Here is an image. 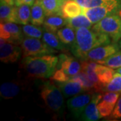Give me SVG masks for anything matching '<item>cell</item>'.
Returning <instances> with one entry per match:
<instances>
[{
    "instance_id": "1",
    "label": "cell",
    "mask_w": 121,
    "mask_h": 121,
    "mask_svg": "<svg viewBox=\"0 0 121 121\" xmlns=\"http://www.w3.org/2000/svg\"><path fill=\"white\" fill-rule=\"evenodd\" d=\"M75 35V42L70 47V51L79 60H86L87 53L93 48L112 43L108 35L95 31L91 28H77Z\"/></svg>"
},
{
    "instance_id": "2",
    "label": "cell",
    "mask_w": 121,
    "mask_h": 121,
    "mask_svg": "<svg viewBox=\"0 0 121 121\" xmlns=\"http://www.w3.org/2000/svg\"><path fill=\"white\" fill-rule=\"evenodd\" d=\"M59 56L52 55L26 56L23 58L21 66L30 78L48 79L56 71Z\"/></svg>"
},
{
    "instance_id": "3",
    "label": "cell",
    "mask_w": 121,
    "mask_h": 121,
    "mask_svg": "<svg viewBox=\"0 0 121 121\" xmlns=\"http://www.w3.org/2000/svg\"><path fill=\"white\" fill-rule=\"evenodd\" d=\"M40 95L49 110L56 116L63 114L64 95L52 80L46 81L40 86Z\"/></svg>"
},
{
    "instance_id": "4",
    "label": "cell",
    "mask_w": 121,
    "mask_h": 121,
    "mask_svg": "<svg viewBox=\"0 0 121 121\" xmlns=\"http://www.w3.org/2000/svg\"><path fill=\"white\" fill-rule=\"evenodd\" d=\"M91 28L108 35L112 43H117L121 39V16L117 14L108 16L95 24Z\"/></svg>"
},
{
    "instance_id": "5",
    "label": "cell",
    "mask_w": 121,
    "mask_h": 121,
    "mask_svg": "<svg viewBox=\"0 0 121 121\" xmlns=\"http://www.w3.org/2000/svg\"><path fill=\"white\" fill-rule=\"evenodd\" d=\"M22 58L26 56H40L47 55H54L58 51L49 47L39 39L25 37L21 43Z\"/></svg>"
},
{
    "instance_id": "6",
    "label": "cell",
    "mask_w": 121,
    "mask_h": 121,
    "mask_svg": "<svg viewBox=\"0 0 121 121\" xmlns=\"http://www.w3.org/2000/svg\"><path fill=\"white\" fill-rule=\"evenodd\" d=\"M83 13L93 24L99 22L105 17L111 15L121 16V0L91 8H83Z\"/></svg>"
},
{
    "instance_id": "7",
    "label": "cell",
    "mask_w": 121,
    "mask_h": 121,
    "mask_svg": "<svg viewBox=\"0 0 121 121\" xmlns=\"http://www.w3.org/2000/svg\"><path fill=\"white\" fill-rule=\"evenodd\" d=\"M0 36L6 42L14 44H21L24 38L22 28L14 22H1Z\"/></svg>"
},
{
    "instance_id": "8",
    "label": "cell",
    "mask_w": 121,
    "mask_h": 121,
    "mask_svg": "<svg viewBox=\"0 0 121 121\" xmlns=\"http://www.w3.org/2000/svg\"><path fill=\"white\" fill-rule=\"evenodd\" d=\"M93 93L84 92L70 98L67 102V106L71 114L75 118H79L86 106L90 103Z\"/></svg>"
},
{
    "instance_id": "9",
    "label": "cell",
    "mask_w": 121,
    "mask_h": 121,
    "mask_svg": "<svg viewBox=\"0 0 121 121\" xmlns=\"http://www.w3.org/2000/svg\"><path fill=\"white\" fill-rule=\"evenodd\" d=\"M119 92L107 91L102 94V98L98 103L97 108L102 118L109 117L116 106L120 96Z\"/></svg>"
},
{
    "instance_id": "10",
    "label": "cell",
    "mask_w": 121,
    "mask_h": 121,
    "mask_svg": "<svg viewBox=\"0 0 121 121\" xmlns=\"http://www.w3.org/2000/svg\"><path fill=\"white\" fill-rule=\"evenodd\" d=\"M76 58V57H75ZM75 58L65 53L59 55L56 69H61L69 76H73L82 71V64Z\"/></svg>"
},
{
    "instance_id": "11",
    "label": "cell",
    "mask_w": 121,
    "mask_h": 121,
    "mask_svg": "<svg viewBox=\"0 0 121 121\" xmlns=\"http://www.w3.org/2000/svg\"><path fill=\"white\" fill-rule=\"evenodd\" d=\"M120 48L118 44L117 43H110L99 46L93 48L87 53L86 60H93L95 62L104 60L120 51Z\"/></svg>"
},
{
    "instance_id": "12",
    "label": "cell",
    "mask_w": 121,
    "mask_h": 121,
    "mask_svg": "<svg viewBox=\"0 0 121 121\" xmlns=\"http://www.w3.org/2000/svg\"><path fill=\"white\" fill-rule=\"evenodd\" d=\"M22 53V47L17 44L8 42L0 44V60L4 63L16 62L20 58Z\"/></svg>"
},
{
    "instance_id": "13",
    "label": "cell",
    "mask_w": 121,
    "mask_h": 121,
    "mask_svg": "<svg viewBox=\"0 0 121 121\" xmlns=\"http://www.w3.org/2000/svg\"><path fill=\"white\" fill-rule=\"evenodd\" d=\"M102 94L103 93L99 92L93 93L91 101L87 105L79 118L81 121H97L102 118L97 108V105L102 98Z\"/></svg>"
},
{
    "instance_id": "14",
    "label": "cell",
    "mask_w": 121,
    "mask_h": 121,
    "mask_svg": "<svg viewBox=\"0 0 121 121\" xmlns=\"http://www.w3.org/2000/svg\"><path fill=\"white\" fill-rule=\"evenodd\" d=\"M55 84L66 98H71L78 94L87 92L79 83L72 80L64 82H55Z\"/></svg>"
},
{
    "instance_id": "15",
    "label": "cell",
    "mask_w": 121,
    "mask_h": 121,
    "mask_svg": "<svg viewBox=\"0 0 121 121\" xmlns=\"http://www.w3.org/2000/svg\"><path fill=\"white\" fill-rule=\"evenodd\" d=\"M42 5L46 16H62L61 9L63 5L67 0H36Z\"/></svg>"
},
{
    "instance_id": "16",
    "label": "cell",
    "mask_w": 121,
    "mask_h": 121,
    "mask_svg": "<svg viewBox=\"0 0 121 121\" xmlns=\"http://www.w3.org/2000/svg\"><path fill=\"white\" fill-rule=\"evenodd\" d=\"M67 24V19L59 15H53L47 16L43 24V27L46 31L56 33L57 30Z\"/></svg>"
},
{
    "instance_id": "17",
    "label": "cell",
    "mask_w": 121,
    "mask_h": 121,
    "mask_svg": "<svg viewBox=\"0 0 121 121\" xmlns=\"http://www.w3.org/2000/svg\"><path fill=\"white\" fill-rule=\"evenodd\" d=\"M22 84L18 82L4 83L0 87V95L3 99L13 98L20 92Z\"/></svg>"
},
{
    "instance_id": "18",
    "label": "cell",
    "mask_w": 121,
    "mask_h": 121,
    "mask_svg": "<svg viewBox=\"0 0 121 121\" xmlns=\"http://www.w3.org/2000/svg\"><path fill=\"white\" fill-rule=\"evenodd\" d=\"M61 13L63 17L68 19L83 13V8L74 0H67L63 5Z\"/></svg>"
},
{
    "instance_id": "19",
    "label": "cell",
    "mask_w": 121,
    "mask_h": 121,
    "mask_svg": "<svg viewBox=\"0 0 121 121\" xmlns=\"http://www.w3.org/2000/svg\"><path fill=\"white\" fill-rule=\"evenodd\" d=\"M42 40L49 47L56 49L58 51L66 52L69 50V48L60 41L56 33L44 30Z\"/></svg>"
},
{
    "instance_id": "20",
    "label": "cell",
    "mask_w": 121,
    "mask_h": 121,
    "mask_svg": "<svg viewBox=\"0 0 121 121\" xmlns=\"http://www.w3.org/2000/svg\"><path fill=\"white\" fill-rule=\"evenodd\" d=\"M0 20L1 22H10L18 24L16 15V6L1 2Z\"/></svg>"
},
{
    "instance_id": "21",
    "label": "cell",
    "mask_w": 121,
    "mask_h": 121,
    "mask_svg": "<svg viewBox=\"0 0 121 121\" xmlns=\"http://www.w3.org/2000/svg\"><path fill=\"white\" fill-rule=\"evenodd\" d=\"M56 35L63 44L70 50V47L75 40V30L71 26L67 25L57 30Z\"/></svg>"
},
{
    "instance_id": "22",
    "label": "cell",
    "mask_w": 121,
    "mask_h": 121,
    "mask_svg": "<svg viewBox=\"0 0 121 121\" xmlns=\"http://www.w3.org/2000/svg\"><path fill=\"white\" fill-rule=\"evenodd\" d=\"M46 17L47 16L43 8L38 1H36L31 8V24L36 26H41L44 24Z\"/></svg>"
},
{
    "instance_id": "23",
    "label": "cell",
    "mask_w": 121,
    "mask_h": 121,
    "mask_svg": "<svg viewBox=\"0 0 121 121\" xmlns=\"http://www.w3.org/2000/svg\"><path fill=\"white\" fill-rule=\"evenodd\" d=\"M108 66L98 63L95 67V73L99 79V82L103 86L109 83L113 78L116 71Z\"/></svg>"
},
{
    "instance_id": "24",
    "label": "cell",
    "mask_w": 121,
    "mask_h": 121,
    "mask_svg": "<svg viewBox=\"0 0 121 121\" xmlns=\"http://www.w3.org/2000/svg\"><path fill=\"white\" fill-rule=\"evenodd\" d=\"M68 26H71L75 30L79 28H90L92 26V22L84 13H82L76 17L67 19Z\"/></svg>"
},
{
    "instance_id": "25",
    "label": "cell",
    "mask_w": 121,
    "mask_h": 121,
    "mask_svg": "<svg viewBox=\"0 0 121 121\" xmlns=\"http://www.w3.org/2000/svg\"><path fill=\"white\" fill-rule=\"evenodd\" d=\"M16 15L17 23L22 25L28 24L30 22L31 9L30 5L23 4L20 6H16Z\"/></svg>"
},
{
    "instance_id": "26",
    "label": "cell",
    "mask_w": 121,
    "mask_h": 121,
    "mask_svg": "<svg viewBox=\"0 0 121 121\" xmlns=\"http://www.w3.org/2000/svg\"><path fill=\"white\" fill-rule=\"evenodd\" d=\"M22 31L24 35L26 37L35 38V39H42L44 29L43 27H40L34 24H26L22 26Z\"/></svg>"
},
{
    "instance_id": "27",
    "label": "cell",
    "mask_w": 121,
    "mask_h": 121,
    "mask_svg": "<svg viewBox=\"0 0 121 121\" xmlns=\"http://www.w3.org/2000/svg\"><path fill=\"white\" fill-rule=\"evenodd\" d=\"M107 91L121 93V74L116 71L112 80L107 84L104 85L103 87V93Z\"/></svg>"
},
{
    "instance_id": "28",
    "label": "cell",
    "mask_w": 121,
    "mask_h": 121,
    "mask_svg": "<svg viewBox=\"0 0 121 121\" xmlns=\"http://www.w3.org/2000/svg\"><path fill=\"white\" fill-rule=\"evenodd\" d=\"M96 63L102 65L108 66L114 69H117L121 67V51L114 53L104 60L97 61Z\"/></svg>"
},
{
    "instance_id": "29",
    "label": "cell",
    "mask_w": 121,
    "mask_h": 121,
    "mask_svg": "<svg viewBox=\"0 0 121 121\" xmlns=\"http://www.w3.org/2000/svg\"><path fill=\"white\" fill-rule=\"evenodd\" d=\"M78 2L83 8H91L120 0H74Z\"/></svg>"
},
{
    "instance_id": "30",
    "label": "cell",
    "mask_w": 121,
    "mask_h": 121,
    "mask_svg": "<svg viewBox=\"0 0 121 121\" xmlns=\"http://www.w3.org/2000/svg\"><path fill=\"white\" fill-rule=\"evenodd\" d=\"M70 78L71 76L67 75L62 69H56V71L50 78V79L54 82H64L69 81Z\"/></svg>"
},
{
    "instance_id": "31",
    "label": "cell",
    "mask_w": 121,
    "mask_h": 121,
    "mask_svg": "<svg viewBox=\"0 0 121 121\" xmlns=\"http://www.w3.org/2000/svg\"><path fill=\"white\" fill-rule=\"evenodd\" d=\"M111 120H120L121 119V94L118 98L116 106L113 110L112 114L109 116Z\"/></svg>"
},
{
    "instance_id": "32",
    "label": "cell",
    "mask_w": 121,
    "mask_h": 121,
    "mask_svg": "<svg viewBox=\"0 0 121 121\" xmlns=\"http://www.w3.org/2000/svg\"><path fill=\"white\" fill-rule=\"evenodd\" d=\"M1 2H4V3L11 5H15L14 0H1Z\"/></svg>"
},
{
    "instance_id": "33",
    "label": "cell",
    "mask_w": 121,
    "mask_h": 121,
    "mask_svg": "<svg viewBox=\"0 0 121 121\" xmlns=\"http://www.w3.org/2000/svg\"><path fill=\"white\" fill-rule=\"evenodd\" d=\"M15 5L16 6H20L21 5L25 4H24V0H14Z\"/></svg>"
},
{
    "instance_id": "34",
    "label": "cell",
    "mask_w": 121,
    "mask_h": 121,
    "mask_svg": "<svg viewBox=\"0 0 121 121\" xmlns=\"http://www.w3.org/2000/svg\"><path fill=\"white\" fill-rule=\"evenodd\" d=\"M35 1H36V0H24V4L29 5L30 6H32L35 3Z\"/></svg>"
},
{
    "instance_id": "35",
    "label": "cell",
    "mask_w": 121,
    "mask_h": 121,
    "mask_svg": "<svg viewBox=\"0 0 121 121\" xmlns=\"http://www.w3.org/2000/svg\"><path fill=\"white\" fill-rule=\"evenodd\" d=\"M116 71L118 72V73H119L120 74H121V67H119V68L116 69Z\"/></svg>"
},
{
    "instance_id": "36",
    "label": "cell",
    "mask_w": 121,
    "mask_h": 121,
    "mask_svg": "<svg viewBox=\"0 0 121 121\" xmlns=\"http://www.w3.org/2000/svg\"><path fill=\"white\" fill-rule=\"evenodd\" d=\"M118 45H119V47H120V48H121V39L120 40V41L118 42Z\"/></svg>"
}]
</instances>
